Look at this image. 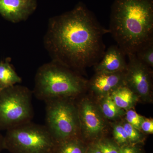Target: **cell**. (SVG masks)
Wrapping results in <instances>:
<instances>
[{"mask_svg":"<svg viewBox=\"0 0 153 153\" xmlns=\"http://www.w3.org/2000/svg\"><path fill=\"white\" fill-rule=\"evenodd\" d=\"M109 33L83 3L49 20L45 47L55 61L76 71L94 66L105 52Z\"/></svg>","mask_w":153,"mask_h":153,"instance_id":"cell-1","label":"cell"},{"mask_svg":"<svg viewBox=\"0 0 153 153\" xmlns=\"http://www.w3.org/2000/svg\"><path fill=\"white\" fill-rule=\"evenodd\" d=\"M126 56L153 41V0H114L108 29Z\"/></svg>","mask_w":153,"mask_h":153,"instance_id":"cell-2","label":"cell"},{"mask_svg":"<svg viewBox=\"0 0 153 153\" xmlns=\"http://www.w3.org/2000/svg\"><path fill=\"white\" fill-rule=\"evenodd\" d=\"M35 83L33 94L44 102L70 99L81 93L86 85V81L76 71L52 60L38 68Z\"/></svg>","mask_w":153,"mask_h":153,"instance_id":"cell-3","label":"cell"},{"mask_svg":"<svg viewBox=\"0 0 153 153\" xmlns=\"http://www.w3.org/2000/svg\"><path fill=\"white\" fill-rule=\"evenodd\" d=\"M55 140L45 126L32 121L7 130L4 149L12 153H52Z\"/></svg>","mask_w":153,"mask_h":153,"instance_id":"cell-4","label":"cell"},{"mask_svg":"<svg viewBox=\"0 0 153 153\" xmlns=\"http://www.w3.org/2000/svg\"><path fill=\"white\" fill-rule=\"evenodd\" d=\"M33 94L21 85L0 90V132L32 121Z\"/></svg>","mask_w":153,"mask_h":153,"instance_id":"cell-5","label":"cell"},{"mask_svg":"<svg viewBox=\"0 0 153 153\" xmlns=\"http://www.w3.org/2000/svg\"><path fill=\"white\" fill-rule=\"evenodd\" d=\"M46 125L55 142L76 137L80 123L77 108L70 99L45 101Z\"/></svg>","mask_w":153,"mask_h":153,"instance_id":"cell-6","label":"cell"},{"mask_svg":"<svg viewBox=\"0 0 153 153\" xmlns=\"http://www.w3.org/2000/svg\"><path fill=\"white\" fill-rule=\"evenodd\" d=\"M127 56L128 62L125 72V84L136 95L144 100H148L152 93L151 68L138 60L134 54Z\"/></svg>","mask_w":153,"mask_h":153,"instance_id":"cell-7","label":"cell"},{"mask_svg":"<svg viewBox=\"0 0 153 153\" xmlns=\"http://www.w3.org/2000/svg\"><path fill=\"white\" fill-rule=\"evenodd\" d=\"M37 6L36 0H0V14L8 21L18 23L27 19Z\"/></svg>","mask_w":153,"mask_h":153,"instance_id":"cell-8","label":"cell"},{"mask_svg":"<svg viewBox=\"0 0 153 153\" xmlns=\"http://www.w3.org/2000/svg\"><path fill=\"white\" fill-rule=\"evenodd\" d=\"M80 127L90 136L100 133L104 127L103 120L94 105L88 100H83L77 108Z\"/></svg>","mask_w":153,"mask_h":153,"instance_id":"cell-9","label":"cell"},{"mask_svg":"<svg viewBox=\"0 0 153 153\" xmlns=\"http://www.w3.org/2000/svg\"><path fill=\"white\" fill-rule=\"evenodd\" d=\"M126 56L117 45L110 46L94 65L96 72L114 73L125 71L127 66Z\"/></svg>","mask_w":153,"mask_h":153,"instance_id":"cell-10","label":"cell"},{"mask_svg":"<svg viewBox=\"0 0 153 153\" xmlns=\"http://www.w3.org/2000/svg\"><path fill=\"white\" fill-rule=\"evenodd\" d=\"M125 72H96L90 81L91 87L99 93L105 94L111 92L118 86L125 84Z\"/></svg>","mask_w":153,"mask_h":153,"instance_id":"cell-11","label":"cell"},{"mask_svg":"<svg viewBox=\"0 0 153 153\" xmlns=\"http://www.w3.org/2000/svg\"><path fill=\"white\" fill-rule=\"evenodd\" d=\"M111 93V96L114 103L121 109L130 108L136 100V95L125 84L118 86Z\"/></svg>","mask_w":153,"mask_h":153,"instance_id":"cell-12","label":"cell"},{"mask_svg":"<svg viewBox=\"0 0 153 153\" xmlns=\"http://www.w3.org/2000/svg\"><path fill=\"white\" fill-rule=\"evenodd\" d=\"M22 81V78L9 60L0 62V90L17 85Z\"/></svg>","mask_w":153,"mask_h":153,"instance_id":"cell-13","label":"cell"},{"mask_svg":"<svg viewBox=\"0 0 153 153\" xmlns=\"http://www.w3.org/2000/svg\"><path fill=\"white\" fill-rule=\"evenodd\" d=\"M52 153H85L84 147L76 137L56 142Z\"/></svg>","mask_w":153,"mask_h":153,"instance_id":"cell-14","label":"cell"},{"mask_svg":"<svg viewBox=\"0 0 153 153\" xmlns=\"http://www.w3.org/2000/svg\"><path fill=\"white\" fill-rule=\"evenodd\" d=\"M101 109L105 117L109 119L116 118L123 113L122 109L117 106L111 95L105 97L102 100Z\"/></svg>","mask_w":153,"mask_h":153,"instance_id":"cell-15","label":"cell"},{"mask_svg":"<svg viewBox=\"0 0 153 153\" xmlns=\"http://www.w3.org/2000/svg\"><path fill=\"white\" fill-rule=\"evenodd\" d=\"M134 54L137 59L141 63L150 68H153V41L145 44Z\"/></svg>","mask_w":153,"mask_h":153,"instance_id":"cell-16","label":"cell"},{"mask_svg":"<svg viewBox=\"0 0 153 153\" xmlns=\"http://www.w3.org/2000/svg\"><path fill=\"white\" fill-rule=\"evenodd\" d=\"M143 117L133 110H129L126 113V119L128 123L131 125L138 130H140Z\"/></svg>","mask_w":153,"mask_h":153,"instance_id":"cell-17","label":"cell"},{"mask_svg":"<svg viewBox=\"0 0 153 153\" xmlns=\"http://www.w3.org/2000/svg\"><path fill=\"white\" fill-rule=\"evenodd\" d=\"M96 146L101 153H120L121 150L116 145L108 141L99 142Z\"/></svg>","mask_w":153,"mask_h":153,"instance_id":"cell-18","label":"cell"},{"mask_svg":"<svg viewBox=\"0 0 153 153\" xmlns=\"http://www.w3.org/2000/svg\"><path fill=\"white\" fill-rule=\"evenodd\" d=\"M123 126L128 141L131 142L135 143L139 140L141 136L137 129L128 123H125Z\"/></svg>","mask_w":153,"mask_h":153,"instance_id":"cell-19","label":"cell"},{"mask_svg":"<svg viewBox=\"0 0 153 153\" xmlns=\"http://www.w3.org/2000/svg\"><path fill=\"white\" fill-rule=\"evenodd\" d=\"M113 134L115 139L118 143L122 144L128 141L123 126L121 125H117L114 126Z\"/></svg>","mask_w":153,"mask_h":153,"instance_id":"cell-20","label":"cell"},{"mask_svg":"<svg viewBox=\"0 0 153 153\" xmlns=\"http://www.w3.org/2000/svg\"><path fill=\"white\" fill-rule=\"evenodd\" d=\"M140 129L148 134L153 133V120L152 119H143Z\"/></svg>","mask_w":153,"mask_h":153,"instance_id":"cell-21","label":"cell"},{"mask_svg":"<svg viewBox=\"0 0 153 153\" xmlns=\"http://www.w3.org/2000/svg\"><path fill=\"white\" fill-rule=\"evenodd\" d=\"M137 149L134 147H126L121 149L120 153H137Z\"/></svg>","mask_w":153,"mask_h":153,"instance_id":"cell-22","label":"cell"},{"mask_svg":"<svg viewBox=\"0 0 153 153\" xmlns=\"http://www.w3.org/2000/svg\"><path fill=\"white\" fill-rule=\"evenodd\" d=\"M87 153H101L98 148L95 146L94 147L91 149Z\"/></svg>","mask_w":153,"mask_h":153,"instance_id":"cell-23","label":"cell"},{"mask_svg":"<svg viewBox=\"0 0 153 153\" xmlns=\"http://www.w3.org/2000/svg\"><path fill=\"white\" fill-rule=\"evenodd\" d=\"M4 149V136L0 132V153Z\"/></svg>","mask_w":153,"mask_h":153,"instance_id":"cell-24","label":"cell"}]
</instances>
